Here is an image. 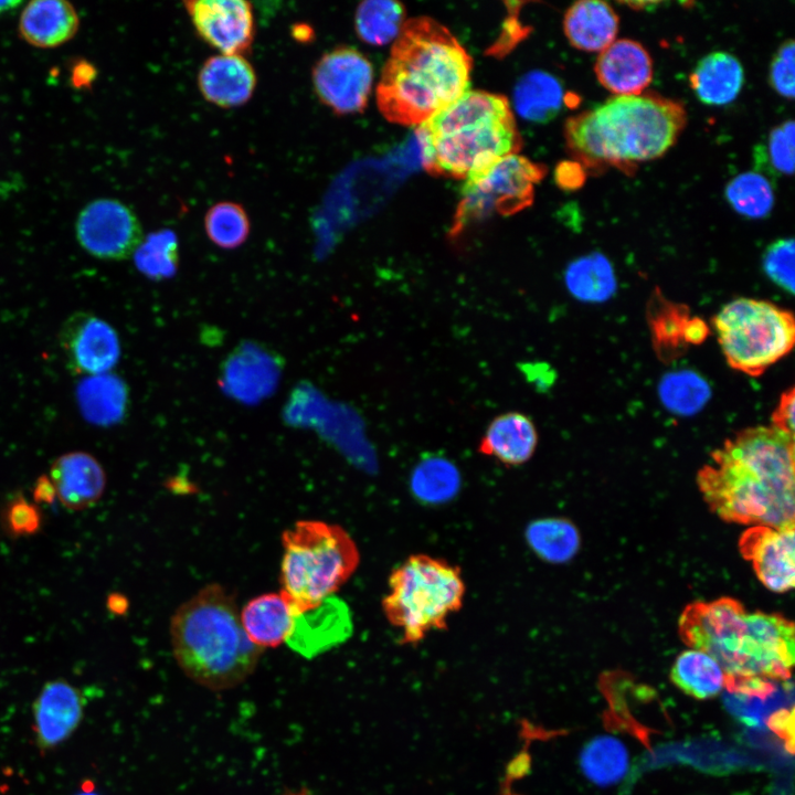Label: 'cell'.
Masks as SVG:
<instances>
[{
  "mask_svg": "<svg viewBox=\"0 0 795 795\" xmlns=\"http://www.w3.org/2000/svg\"><path fill=\"white\" fill-rule=\"evenodd\" d=\"M280 591L303 616L340 590L360 563L346 529L322 520H298L282 533Z\"/></svg>",
  "mask_w": 795,
  "mask_h": 795,
  "instance_id": "cell-7",
  "label": "cell"
},
{
  "mask_svg": "<svg viewBox=\"0 0 795 795\" xmlns=\"http://www.w3.org/2000/svg\"><path fill=\"white\" fill-rule=\"evenodd\" d=\"M169 632L178 666L211 690L243 682L263 653L243 629L235 596L219 583L206 584L180 604Z\"/></svg>",
  "mask_w": 795,
  "mask_h": 795,
  "instance_id": "cell-5",
  "label": "cell"
},
{
  "mask_svg": "<svg viewBox=\"0 0 795 795\" xmlns=\"http://www.w3.org/2000/svg\"><path fill=\"white\" fill-rule=\"evenodd\" d=\"M547 169L518 153L500 158L466 177L457 205L451 236L491 214L510 215L528 208L534 197V184Z\"/></svg>",
  "mask_w": 795,
  "mask_h": 795,
  "instance_id": "cell-10",
  "label": "cell"
},
{
  "mask_svg": "<svg viewBox=\"0 0 795 795\" xmlns=\"http://www.w3.org/2000/svg\"><path fill=\"white\" fill-rule=\"evenodd\" d=\"M556 181L564 189H576L585 177V170L576 161H565L558 167Z\"/></svg>",
  "mask_w": 795,
  "mask_h": 795,
  "instance_id": "cell-43",
  "label": "cell"
},
{
  "mask_svg": "<svg viewBox=\"0 0 795 795\" xmlns=\"http://www.w3.org/2000/svg\"><path fill=\"white\" fill-rule=\"evenodd\" d=\"M760 168H768L771 174L792 176L795 159V125L792 119L774 127L765 145L756 150Z\"/></svg>",
  "mask_w": 795,
  "mask_h": 795,
  "instance_id": "cell-37",
  "label": "cell"
},
{
  "mask_svg": "<svg viewBox=\"0 0 795 795\" xmlns=\"http://www.w3.org/2000/svg\"><path fill=\"white\" fill-rule=\"evenodd\" d=\"M416 136L426 171L457 179L522 146L508 99L484 91L464 93L420 124Z\"/></svg>",
  "mask_w": 795,
  "mask_h": 795,
  "instance_id": "cell-6",
  "label": "cell"
},
{
  "mask_svg": "<svg viewBox=\"0 0 795 795\" xmlns=\"http://www.w3.org/2000/svg\"><path fill=\"white\" fill-rule=\"evenodd\" d=\"M85 704L82 691L66 680L47 681L32 707L36 745L47 751L66 741L80 725Z\"/></svg>",
  "mask_w": 795,
  "mask_h": 795,
  "instance_id": "cell-16",
  "label": "cell"
},
{
  "mask_svg": "<svg viewBox=\"0 0 795 795\" xmlns=\"http://www.w3.org/2000/svg\"><path fill=\"white\" fill-rule=\"evenodd\" d=\"M95 75V70L86 63H80L73 72V81L77 86L88 84Z\"/></svg>",
  "mask_w": 795,
  "mask_h": 795,
  "instance_id": "cell-45",
  "label": "cell"
},
{
  "mask_svg": "<svg viewBox=\"0 0 795 795\" xmlns=\"http://www.w3.org/2000/svg\"><path fill=\"white\" fill-rule=\"evenodd\" d=\"M739 549L768 591L785 593L794 587V527H750L742 533Z\"/></svg>",
  "mask_w": 795,
  "mask_h": 795,
  "instance_id": "cell-15",
  "label": "cell"
},
{
  "mask_svg": "<svg viewBox=\"0 0 795 795\" xmlns=\"http://www.w3.org/2000/svg\"><path fill=\"white\" fill-rule=\"evenodd\" d=\"M373 82L372 64L352 46L325 52L311 68L312 89L319 102L336 115L361 113Z\"/></svg>",
  "mask_w": 795,
  "mask_h": 795,
  "instance_id": "cell-11",
  "label": "cell"
},
{
  "mask_svg": "<svg viewBox=\"0 0 795 795\" xmlns=\"http://www.w3.org/2000/svg\"><path fill=\"white\" fill-rule=\"evenodd\" d=\"M55 497L72 510L95 505L104 494L106 475L95 457L85 452L60 456L51 466L47 477Z\"/></svg>",
  "mask_w": 795,
  "mask_h": 795,
  "instance_id": "cell-19",
  "label": "cell"
},
{
  "mask_svg": "<svg viewBox=\"0 0 795 795\" xmlns=\"http://www.w3.org/2000/svg\"><path fill=\"white\" fill-rule=\"evenodd\" d=\"M78 15L63 0H35L22 10L19 32L29 44L52 49L68 42L77 32Z\"/></svg>",
  "mask_w": 795,
  "mask_h": 795,
  "instance_id": "cell-21",
  "label": "cell"
},
{
  "mask_svg": "<svg viewBox=\"0 0 795 795\" xmlns=\"http://www.w3.org/2000/svg\"><path fill=\"white\" fill-rule=\"evenodd\" d=\"M619 18L604 1L573 3L563 19L564 34L572 46L584 52H602L616 40Z\"/></svg>",
  "mask_w": 795,
  "mask_h": 795,
  "instance_id": "cell-24",
  "label": "cell"
},
{
  "mask_svg": "<svg viewBox=\"0 0 795 795\" xmlns=\"http://www.w3.org/2000/svg\"><path fill=\"white\" fill-rule=\"evenodd\" d=\"M763 267L768 277L783 289L794 292V240L781 239L767 246Z\"/></svg>",
  "mask_w": 795,
  "mask_h": 795,
  "instance_id": "cell-38",
  "label": "cell"
},
{
  "mask_svg": "<svg viewBox=\"0 0 795 795\" xmlns=\"http://www.w3.org/2000/svg\"><path fill=\"white\" fill-rule=\"evenodd\" d=\"M288 795H308V794H304V793H300V792H299V793H292V794H288Z\"/></svg>",
  "mask_w": 795,
  "mask_h": 795,
  "instance_id": "cell-49",
  "label": "cell"
},
{
  "mask_svg": "<svg viewBox=\"0 0 795 795\" xmlns=\"http://www.w3.org/2000/svg\"><path fill=\"white\" fill-rule=\"evenodd\" d=\"M34 498L36 501L45 504L52 502L55 498L53 486L47 477H41L38 479L34 489Z\"/></svg>",
  "mask_w": 795,
  "mask_h": 795,
  "instance_id": "cell-44",
  "label": "cell"
},
{
  "mask_svg": "<svg viewBox=\"0 0 795 795\" xmlns=\"http://www.w3.org/2000/svg\"><path fill=\"white\" fill-rule=\"evenodd\" d=\"M670 678L680 690L697 699L716 697L725 683L721 666L710 655L692 648L678 655Z\"/></svg>",
  "mask_w": 795,
  "mask_h": 795,
  "instance_id": "cell-26",
  "label": "cell"
},
{
  "mask_svg": "<svg viewBox=\"0 0 795 795\" xmlns=\"http://www.w3.org/2000/svg\"><path fill=\"white\" fill-rule=\"evenodd\" d=\"M473 60L448 29L418 17L405 21L377 88L391 123L420 125L467 92Z\"/></svg>",
  "mask_w": 795,
  "mask_h": 795,
  "instance_id": "cell-2",
  "label": "cell"
},
{
  "mask_svg": "<svg viewBox=\"0 0 795 795\" xmlns=\"http://www.w3.org/2000/svg\"><path fill=\"white\" fill-rule=\"evenodd\" d=\"M713 325L729 365L753 377L786 356L795 340L792 312L766 300L734 299L717 314Z\"/></svg>",
  "mask_w": 795,
  "mask_h": 795,
  "instance_id": "cell-9",
  "label": "cell"
},
{
  "mask_svg": "<svg viewBox=\"0 0 795 795\" xmlns=\"http://www.w3.org/2000/svg\"><path fill=\"white\" fill-rule=\"evenodd\" d=\"M794 389L784 392L772 415L773 427L794 437Z\"/></svg>",
  "mask_w": 795,
  "mask_h": 795,
  "instance_id": "cell-41",
  "label": "cell"
},
{
  "mask_svg": "<svg viewBox=\"0 0 795 795\" xmlns=\"http://www.w3.org/2000/svg\"><path fill=\"white\" fill-rule=\"evenodd\" d=\"M81 388V404L91 420L98 423L117 421L125 412L127 390L117 378L98 374Z\"/></svg>",
  "mask_w": 795,
  "mask_h": 795,
  "instance_id": "cell-32",
  "label": "cell"
},
{
  "mask_svg": "<svg viewBox=\"0 0 795 795\" xmlns=\"http://www.w3.org/2000/svg\"><path fill=\"white\" fill-rule=\"evenodd\" d=\"M197 84L206 102L221 108H234L252 98L257 76L245 56L216 54L202 63Z\"/></svg>",
  "mask_w": 795,
  "mask_h": 795,
  "instance_id": "cell-17",
  "label": "cell"
},
{
  "mask_svg": "<svg viewBox=\"0 0 795 795\" xmlns=\"http://www.w3.org/2000/svg\"><path fill=\"white\" fill-rule=\"evenodd\" d=\"M529 544L536 553L552 563L572 559L580 548L575 526L564 519H545L533 522L527 530Z\"/></svg>",
  "mask_w": 795,
  "mask_h": 795,
  "instance_id": "cell-30",
  "label": "cell"
},
{
  "mask_svg": "<svg viewBox=\"0 0 795 795\" xmlns=\"http://www.w3.org/2000/svg\"><path fill=\"white\" fill-rule=\"evenodd\" d=\"M404 17V7L400 2L368 0L357 8L354 26L357 34L365 43L384 45L398 38Z\"/></svg>",
  "mask_w": 795,
  "mask_h": 795,
  "instance_id": "cell-29",
  "label": "cell"
},
{
  "mask_svg": "<svg viewBox=\"0 0 795 795\" xmlns=\"http://www.w3.org/2000/svg\"><path fill=\"white\" fill-rule=\"evenodd\" d=\"M297 617L292 601L280 590L259 594L240 610L245 634L263 650L287 643L296 628Z\"/></svg>",
  "mask_w": 795,
  "mask_h": 795,
  "instance_id": "cell-20",
  "label": "cell"
},
{
  "mask_svg": "<svg viewBox=\"0 0 795 795\" xmlns=\"http://www.w3.org/2000/svg\"><path fill=\"white\" fill-rule=\"evenodd\" d=\"M19 6V1H0V15L15 10Z\"/></svg>",
  "mask_w": 795,
  "mask_h": 795,
  "instance_id": "cell-47",
  "label": "cell"
},
{
  "mask_svg": "<svg viewBox=\"0 0 795 795\" xmlns=\"http://www.w3.org/2000/svg\"><path fill=\"white\" fill-rule=\"evenodd\" d=\"M197 35L220 54L243 55L255 39L253 6L244 0H191L183 3Z\"/></svg>",
  "mask_w": 795,
  "mask_h": 795,
  "instance_id": "cell-13",
  "label": "cell"
},
{
  "mask_svg": "<svg viewBox=\"0 0 795 795\" xmlns=\"http://www.w3.org/2000/svg\"><path fill=\"white\" fill-rule=\"evenodd\" d=\"M580 765L585 777L595 785H614L627 773L628 752L618 739L598 735L584 745Z\"/></svg>",
  "mask_w": 795,
  "mask_h": 795,
  "instance_id": "cell-27",
  "label": "cell"
},
{
  "mask_svg": "<svg viewBox=\"0 0 795 795\" xmlns=\"http://www.w3.org/2000/svg\"><path fill=\"white\" fill-rule=\"evenodd\" d=\"M3 522L12 534H32L40 528L41 516L34 504H30L23 497H17L8 504L3 512Z\"/></svg>",
  "mask_w": 795,
  "mask_h": 795,
  "instance_id": "cell-40",
  "label": "cell"
},
{
  "mask_svg": "<svg viewBox=\"0 0 795 795\" xmlns=\"http://www.w3.org/2000/svg\"><path fill=\"white\" fill-rule=\"evenodd\" d=\"M793 708L778 709L772 712L767 719V727L786 742L788 751H793Z\"/></svg>",
  "mask_w": 795,
  "mask_h": 795,
  "instance_id": "cell-42",
  "label": "cell"
},
{
  "mask_svg": "<svg viewBox=\"0 0 795 795\" xmlns=\"http://www.w3.org/2000/svg\"><path fill=\"white\" fill-rule=\"evenodd\" d=\"M724 197L731 208L749 219L767 216L775 202L773 186L760 171H746L732 178Z\"/></svg>",
  "mask_w": 795,
  "mask_h": 795,
  "instance_id": "cell-31",
  "label": "cell"
},
{
  "mask_svg": "<svg viewBox=\"0 0 795 795\" xmlns=\"http://www.w3.org/2000/svg\"><path fill=\"white\" fill-rule=\"evenodd\" d=\"M537 444L538 433L532 420L520 412H508L489 423L478 451L505 465L518 466L532 457Z\"/></svg>",
  "mask_w": 795,
  "mask_h": 795,
  "instance_id": "cell-22",
  "label": "cell"
},
{
  "mask_svg": "<svg viewBox=\"0 0 795 795\" xmlns=\"http://www.w3.org/2000/svg\"><path fill=\"white\" fill-rule=\"evenodd\" d=\"M134 254L141 273L152 279L169 278L179 265L177 235L171 230L153 232L142 239Z\"/></svg>",
  "mask_w": 795,
  "mask_h": 795,
  "instance_id": "cell-34",
  "label": "cell"
},
{
  "mask_svg": "<svg viewBox=\"0 0 795 795\" xmlns=\"http://www.w3.org/2000/svg\"><path fill=\"white\" fill-rule=\"evenodd\" d=\"M664 404L680 414H692L707 402L710 390L707 382L690 371L670 373L660 384Z\"/></svg>",
  "mask_w": 795,
  "mask_h": 795,
  "instance_id": "cell-36",
  "label": "cell"
},
{
  "mask_svg": "<svg viewBox=\"0 0 795 795\" xmlns=\"http://www.w3.org/2000/svg\"><path fill=\"white\" fill-rule=\"evenodd\" d=\"M594 71L598 83L614 95L643 93L654 74L649 52L630 39L615 40L600 52Z\"/></svg>",
  "mask_w": 795,
  "mask_h": 795,
  "instance_id": "cell-18",
  "label": "cell"
},
{
  "mask_svg": "<svg viewBox=\"0 0 795 795\" xmlns=\"http://www.w3.org/2000/svg\"><path fill=\"white\" fill-rule=\"evenodd\" d=\"M795 43L786 40L777 49L768 70L770 86L783 98H794Z\"/></svg>",
  "mask_w": 795,
  "mask_h": 795,
  "instance_id": "cell-39",
  "label": "cell"
},
{
  "mask_svg": "<svg viewBox=\"0 0 795 795\" xmlns=\"http://www.w3.org/2000/svg\"><path fill=\"white\" fill-rule=\"evenodd\" d=\"M697 480L724 521L794 527V437L773 426L749 427L727 439Z\"/></svg>",
  "mask_w": 795,
  "mask_h": 795,
  "instance_id": "cell-1",
  "label": "cell"
},
{
  "mask_svg": "<svg viewBox=\"0 0 795 795\" xmlns=\"http://www.w3.org/2000/svg\"><path fill=\"white\" fill-rule=\"evenodd\" d=\"M679 635L690 648L710 655L731 677L786 681L794 664V625L776 613L748 612L732 597L688 604Z\"/></svg>",
  "mask_w": 795,
  "mask_h": 795,
  "instance_id": "cell-4",
  "label": "cell"
},
{
  "mask_svg": "<svg viewBox=\"0 0 795 795\" xmlns=\"http://www.w3.org/2000/svg\"><path fill=\"white\" fill-rule=\"evenodd\" d=\"M76 236L87 253L109 261L132 255L144 239L136 214L115 199L87 204L77 218Z\"/></svg>",
  "mask_w": 795,
  "mask_h": 795,
  "instance_id": "cell-12",
  "label": "cell"
},
{
  "mask_svg": "<svg viewBox=\"0 0 795 795\" xmlns=\"http://www.w3.org/2000/svg\"><path fill=\"white\" fill-rule=\"evenodd\" d=\"M689 84L701 103L724 106L741 93L744 70L735 55L724 51L711 52L698 61L689 75Z\"/></svg>",
  "mask_w": 795,
  "mask_h": 795,
  "instance_id": "cell-23",
  "label": "cell"
},
{
  "mask_svg": "<svg viewBox=\"0 0 795 795\" xmlns=\"http://www.w3.org/2000/svg\"><path fill=\"white\" fill-rule=\"evenodd\" d=\"M569 290L579 299L601 301L615 289L613 268L598 253L585 255L571 263L565 272Z\"/></svg>",
  "mask_w": 795,
  "mask_h": 795,
  "instance_id": "cell-28",
  "label": "cell"
},
{
  "mask_svg": "<svg viewBox=\"0 0 795 795\" xmlns=\"http://www.w3.org/2000/svg\"><path fill=\"white\" fill-rule=\"evenodd\" d=\"M388 586L382 610L399 629L400 643L406 645L446 629L447 618L462 608L466 591L458 566L424 553L400 563L391 572Z\"/></svg>",
  "mask_w": 795,
  "mask_h": 795,
  "instance_id": "cell-8",
  "label": "cell"
},
{
  "mask_svg": "<svg viewBox=\"0 0 795 795\" xmlns=\"http://www.w3.org/2000/svg\"><path fill=\"white\" fill-rule=\"evenodd\" d=\"M314 32L310 26L305 24H297L293 26V36L300 42L309 41Z\"/></svg>",
  "mask_w": 795,
  "mask_h": 795,
  "instance_id": "cell-46",
  "label": "cell"
},
{
  "mask_svg": "<svg viewBox=\"0 0 795 795\" xmlns=\"http://www.w3.org/2000/svg\"><path fill=\"white\" fill-rule=\"evenodd\" d=\"M565 99L560 81L543 71L524 74L513 91L517 113L532 123H547L553 119L562 109Z\"/></svg>",
  "mask_w": 795,
  "mask_h": 795,
  "instance_id": "cell-25",
  "label": "cell"
},
{
  "mask_svg": "<svg viewBox=\"0 0 795 795\" xmlns=\"http://www.w3.org/2000/svg\"><path fill=\"white\" fill-rule=\"evenodd\" d=\"M59 339L66 363L76 373L104 374L117 363L120 354L116 331L105 320L88 312L68 317Z\"/></svg>",
  "mask_w": 795,
  "mask_h": 795,
  "instance_id": "cell-14",
  "label": "cell"
},
{
  "mask_svg": "<svg viewBox=\"0 0 795 795\" xmlns=\"http://www.w3.org/2000/svg\"><path fill=\"white\" fill-rule=\"evenodd\" d=\"M74 795H98L97 793H94L92 788H85L82 792L75 793Z\"/></svg>",
  "mask_w": 795,
  "mask_h": 795,
  "instance_id": "cell-48",
  "label": "cell"
},
{
  "mask_svg": "<svg viewBox=\"0 0 795 795\" xmlns=\"http://www.w3.org/2000/svg\"><path fill=\"white\" fill-rule=\"evenodd\" d=\"M458 484L457 468L442 457L423 459L412 475V488L416 496L432 502L448 499L456 491Z\"/></svg>",
  "mask_w": 795,
  "mask_h": 795,
  "instance_id": "cell-35",
  "label": "cell"
},
{
  "mask_svg": "<svg viewBox=\"0 0 795 795\" xmlns=\"http://www.w3.org/2000/svg\"><path fill=\"white\" fill-rule=\"evenodd\" d=\"M204 230L214 245L225 250H233L247 240L251 222L242 204L233 201H221L206 211Z\"/></svg>",
  "mask_w": 795,
  "mask_h": 795,
  "instance_id": "cell-33",
  "label": "cell"
},
{
  "mask_svg": "<svg viewBox=\"0 0 795 795\" xmlns=\"http://www.w3.org/2000/svg\"><path fill=\"white\" fill-rule=\"evenodd\" d=\"M687 124L683 105L656 93L614 95L568 118L565 146L584 170L615 168L633 174L646 161L664 156Z\"/></svg>",
  "mask_w": 795,
  "mask_h": 795,
  "instance_id": "cell-3",
  "label": "cell"
}]
</instances>
